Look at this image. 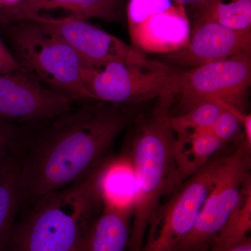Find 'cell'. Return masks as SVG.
I'll return each instance as SVG.
<instances>
[{
  "label": "cell",
  "instance_id": "6da1fadb",
  "mask_svg": "<svg viewBox=\"0 0 251 251\" xmlns=\"http://www.w3.org/2000/svg\"><path fill=\"white\" fill-rule=\"evenodd\" d=\"M133 116L129 105L97 101L54 117L24 156L20 154L22 204H32L103 166Z\"/></svg>",
  "mask_w": 251,
  "mask_h": 251
},
{
  "label": "cell",
  "instance_id": "7a4b0ae2",
  "mask_svg": "<svg viewBox=\"0 0 251 251\" xmlns=\"http://www.w3.org/2000/svg\"><path fill=\"white\" fill-rule=\"evenodd\" d=\"M177 92L158 97L148 115L140 117L129 158L136 181V196L128 251H141L150 220L163 198L183 181L174 158L176 135L170 123Z\"/></svg>",
  "mask_w": 251,
  "mask_h": 251
},
{
  "label": "cell",
  "instance_id": "3957f363",
  "mask_svg": "<svg viewBox=\"0 0 251 251\" xmlns=\"http://www.w3.org/2000/svg\"><path fill=\"white\" fill-rule=\"evenodd\" d=\"M85 179L50 193L14 229L10 251H72L92 230L103 208L99 179L104 166Z\"/></svg>",
  "mask_w": 251,
  "mask_h": 251
},
{
  "label": "cell",
  "instance_id": "277c9868",
  "mask_svg": "<svg viewBox=\"0 0 251 251\" xmlns=\"http://www.w3.org/2000/svg\"><path fill=\"white\" fill-rule=\"evenodd\" d=\"M4 26L12 53L23 70L72 100H90L83 82L85 65L69 44L34 21Z\"/></svg>",
  "mask_w": 251,
  "mask_h": 251
},
{
  "label": "cell",
  "instance_id": "5b68a950",
  "mask_svg": "<svg viewBox=\"0 0 251 251\" xmlns=\"http://www.w3.org/2000/svg\"><path fill=\"white\" fill-rule=\"evenodd\" d=\"M179 72L166 63L150 60L115 62L85 67L83 82L90 100L132 105L178 93Z\"/></svg>",
  "mask_w": 251,
  "mask_h": 251
},
{
  "label": "cell",
  "instance_id": "8992f818",
  "mask_svg": "<svg viewBox=\"0 0 251 251\" xmlns=\"http://www.w3.org/2000/svg\"><path fill=\"white\" fill-rule=\"evenodd\" d=\"M221 151L158 206L150 220L141 251H174L191 232L227 156Z\"/></svg>",
  "mask_w": 251,
  "mask_h": 251
},
{
  "label": "cell",
  "instance_id": "52a82bcc",
  "mask_svg": "<svg viewBox=\"0 0 251 251\" xmlns=\"http://www.w3.org/2000/svg\"><path fill=\"white\" fill-rule=\"evenodd\" d=\"M251 148L246 142L227 153L197 221L174 251H208L251 182Z\"/></svg>",
  "mask_w": 251,
  "mask_h": 251
},
{
  "label": "cell",
  "instance_id": "ba28073f",
  "mask_svg": "<svg viewBox=\"0 0 251 251\" xmlns=\"http://www.w3.org/2000/svg\"><path fill=\"white\" fill-rule=\"evenodd\" d=\"M251 51L179 72V113L207 101L246 113L251 85Z\"/></svg>",
  "mask_w": 251,
  "mask_h": 251
},
{
  "label": "cell",
  "instance_id": "9c48e42d",
  "mask_svg": "<svg viewBox=\"0 0 251 251\" xmlns=\"http://www.w3.org/2000/svg\"><path fill=\"white\" fill-rule=\"evenodd\" d=\"M52 31L76 52L85 67L96 68L115 61L140 62L147 57L121 39L94 25L89 20L41 14L28 20Z\"/></svg>",
  "mask_w": 251,
  "mask_h": 251
},
{
  "label": "cell",
  "instance_id": "30bf717a",
  "mask_svg": "<svg viewBox=\"0 0 251 251\" xmlns=\"http://www.w3.org/2000/svg\"><path fill=\"white\" fill-rule=\"evenodd\" d=\"M72 103L25 71L0 74V120L16 124L53 119L69 111Z\"/></svg>",
  "mask_w": 251,
  "mask_h": 251
},
{
  "label": "cell",
  "instance_id": "8fae6325",
  "mask_svg": "<svg viewBox=\"0 0 251 251\" xmlns=\"http://www.w3.org/2000/svg\"><path fill=\"white\" fill-rule=\"evenodd\" d=\"M251 29L236 31L217 23L196 21L182 49L168 54V62L191 68L251 51Z\"/></svg>",
  "mask_w": 251,
  "mask_h": 251
},
{
  "label": "cell",
  "instance_id": "7c38bea8",
  "mask_svg": "<svg viewBox=\"0 0 251 251\" xmlns=\"http://www.w3.org/2000/svg\"><path fill=\"white\" fill-rule=\"evenodd\" d=\"M132 47L147 53L171 54L182 49L191 36L189 19L184 6L151 14L128 27Z\"/></svg>",
  "mask_w": 251,
  "mask_h": 251
},
{
  "label": "cell",
  "instance_id": "4fadbf2b",
  "mask_svg": "<svg viewBox=\"0 0 251 251\" xmlns=\"http://www.w3.org/2000/svg\"><path fill=\"white\" fill-rule=\"evenodd\" d=\"M54 9L65 10L70 16L82 19L100 18L108 22L121 21L125 14L122 0H21L2 15L0 24L28 21Z\"/></svg>",
  "mask_w": 251,
  "mask_h": 251
},
{
  "label": "cell",
  "instance_id": "5bb4252c",
  "mask_svg": "<svg viewBox=\"0 0 251 251\" xmlns=\"http://www.w3.org/2000/svg\"><path fill=\"white\" fill-rule=\"evenodd\" d=\"M134 206L103 203L90 239V251H126L129 242Z\"/></svg>",
  "mask_w": 251,
  "mask_h": 251
},
{
  "label": "cell",
  "instance_id": "9a60e30c",
  "mask_svg": "<svg viewBox=\"0 0 251 251\" xmlns=\"http://www.w3.org/2000/svg\"><path fill=\"white\" fill-rule=\"evenodd\" d=\"M225 145L211 129L176 135L174 158L181 181L196 174Z\"/></svg>",
  "mask_w": 251,
  "mask_h": 251
},
{
  "label": "cell",
  "instance_id": "2e32d148",
  "mask_svg": "<svg viewBox=\"0 0 251 251\" xmlns=\"http://www.w3.org/2000/svg\"><path fill=\"white\" fill-rule=\"evenodd\" d=\"M102 202L110 205L134 206L136 181L134 171L128 157L108 161L99 179Z\"/></svg>",
  "mask_w": 251,
  "mask_h": 251
},
{
  "label": "cell",
  "instance_id": "e0dca14e",
  "mask_svg": "<svg viewBox=\"0 0 251 251\" xmlns=\"http://www.w3.org/2000/svg\"><path fill=\"white\" fill-rule=\"evenodd\" d=\"M21 152L0 164V251L9 244L21 203L19 185Z\"/></svg>",
  "mask_w": 251,
  "mask_h": 251
},
{
  "label": "cell",
  "instance_id": "ac0fdd59",
  "mask_svg": "<svg viewBox=\"0 0 251 251\" xmlns=\"http://www.w3.org/2000/svg\"><path fill=\"white\" fill-rule=\"evenodd\" d=\"M197 9L196 21L236 31L251 29V0H209Z\"/></svg>",
  "mask_w": 251,
  "mask_h": 251
},
{
  "label": "cell",
  "instance_id": "d6986e66",
  "mask_svg": "<svg viewBox=\"0 0 251 251\" xmlns=\"http://www.w3.org/2000/svg\"><path fill=\"white\" fill-rule=\"evenodd\" d=\"M251 227V182L247 185L242 198L220 231L211 251H223L248 237Z\"/></svg>",
  "mask_w": 251,
  "mask_h": 251
},
{
  "label": "cell",
  "instance_id": "ffe728a7",
  "mask_svg": "<svg viewBox=\"0 0 251 251\" xmlns=\"http://www.w3.org/2000/svg\"><path fill=\"white\" fill-rule=\"evenodd\" d=\"M224 108L219 102H204L182 113L171 115L170 123L175 135L210 130Z\"/></svg>",
  "mask_w": 251,
  "mask_h": 251
},
{
  "label": "cell",
  "instance_id": "44dd1931",
  "mask_svg": "<svg viewBox=\"0 0 251 251\" xmlns=\"http://www.w3.org/2000/svg\"><path fill=\"white\" fill-rule=\"evenodd\" d=\"M224 105L225 108L213 125L211 131L225 145H239L245 141L242 123V117L244 113L228 105Z\"/></svg>",
  "mask_w": 251,
  "mask_h": 251
},
{
  "label": "cell",
  "instance_id": "7402d4cb",
  "mask_svg": "<svg viewBox=\"0 0 251 251\" xmlns=\"http://www.w3.org/2000/svg\"><path fill=\"white\" fill-rule=\"evenodd\" d=\"M173 5L172 0H129L126 8L128 27L138 24L150 15L163 12Z\"/></svg>",
  "mask_w": 251,
  "mask_h": 251
},
{
  "label": "cell",
  "instance_id": "603a6c76",
  "mask_svg": "<svg viewBox=\"0 0 251 251\" xmlns=\"http://www.w3.org/2000/svg\"><path fill=\"white\" fill-rule=\"evenodd\" d=\"M23 134L16 124L0 120V164L21 152Z\"/></svg>",
  "mask_w": 251,
  "mask_h": 251
},
{
  "label": "cell",
  "instance_id": "cb8c5ba5",
  "mask_svg": "<svg viewBox=\"0 0 251 251\" xmlns=\"http://www.w3.org/2000/svg\"><path fill=\"white\" fill-rule=\"evenodd\" d=\"M23 70L12 52L0 39V74Z\"/></svg>",
  "mask_w": 251,
  "mask_h": 251
},
{
  "label": "cell",
  "instance_id": "d4e9b609",
  "mask_svg": "<svg viewBox=\"0 0 251 251\" xmlns=\"http://www.w3.org/2000/svg\"><path fill=\"white\" fill-rule=\"evenodd\" d=\"M243 132L248 146L251 148V115L244 113L242 117Z\"/></svg>",
  "mask_w": 251,
  "mask_h": 251
},
{
  "label": "cell",
  "instance_id": "484cf974",
  "mask_svg": "<svg viewBox=\"0 0 251 251\" xmlns=\"http://www.w3.org/2000/svg\"><path fill=\"white\" fill-rule=\"evenodd\" d=\"M223 251H251V237L248 236L240 242L227 247Z\"/></svg>",
  "mask_w": 251,
  "mask_h": 251
},
{
  "label": "cell",
  "instance_id": "4316f807",
  "mask_svg": "<svg viewBox=\"0 0 251 251\" xmlns=\"http://www.w3.org/2000/svg\"><path fill=\"white\" fill-rule=\"evenodd\" d=\"M21 0H0V18L6 11L14 7Z\"/></svg>",
  "mask_w": 251,
  "mask_h": 251
},
{
  "label": "cell",
  "instance_id": "83f0119b",
  "mask_svg": "<svg viewBox=\"0 0 251 251\" xmlns=\"http://www.w3.org/2000/svg\"><path fill=\"white\" fill-rule=\"evenodd\" d=\"M91 231L85 237L82 238V240L77 244L76 247L72 251H90Z\"/></svg>",
  "mask_w": 251,
  "mask_h": 251
},
{
  "label": "cell",
  "instance_id": "f1b7e54d",
  "mask_svg": "<svg viewBox=\"0 0 251 251\" xmlns=\"http://www.w3.org/2000/svg\"><path fill=\"white\" fill-rule=\"evenodd\" d=\"M174 1L175 4L181 5V6H184V7L186 5H190V6H193L196 9H198L209 0H174Z\"/></svg>",
  "mask_w": 251,
  "mask_h": 251
},
{
  "label": "cell",
  "instance_id": "f546056e",
  "mask_svg": "<svg viewBox=\"0 0 251 251\" xmlns=\"http://www.w3.org/2000/svg\"><path fill=\"white\" fill-rule=\"evenodd\" d=\"M210 251V250H209V251Z\"/></svg>",
  "mask_w": 251,
  "mask_h": 251
}]
</instances>
